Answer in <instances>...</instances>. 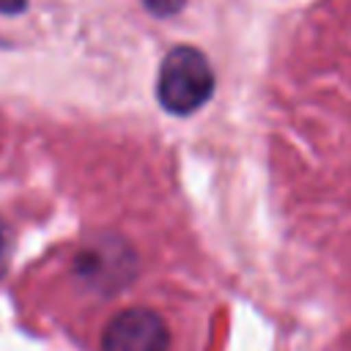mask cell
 Listing matches in <instances>:
<instances>
[{"label": "cell", "mask_w": 351, "mask_h": 351, "mask_svg": "<svg viewBox=\"0 0 351 351\" xmlns=\"http://www.w3.org/2000/svg\"><path fill=\"white\" fill-rule=\"evenodd\" d=\"M154 14H176L181 5H184V0H143Z\"/></svg>", "instance_id": "cell-4"}, {"label": "cell", "mask_w": 351, "mask_h": 351, "mask_svg": "<svg viewBox=\"0 0 351 351\" xmlns=\"http://www.w3.org/2000/svg\"><path fill=\"white\" fill-rule=\"evenodd\" d=\"M170 337L165 321L154 310L129 307L118 313L101 337V351H167Z\"/></svg>", "instance_id": "cell-2"}, {"label": "cell", "mask_w": 351, "mask_h": 351, "mask_svg": "<svg viewBox=\"0 0 351 351\" xmlns=\"http://www.w3.org/2000/svg\"><path fill=\"white\" fill-rule=\"evenodd\" d=\"M214 90V74L208 60L195 47H176L162 60L156 93L165 110L173 115H189L208 101Z\"/></svg>", "instance_id": "cell-1"}, {"label": "cell", "mask_w": 351, "mask_h": 351, "mask_svg": "<svg viewBox=\"0 0 351 351\" xmlns=\"http://www.w3.org/2000/svg\"><path fill=\"white\" fill-rule=\"evenodd\" d=\"M8 252H11V239H8V228L0 219V280H3V274L8 269Z\"/></svg>", "instance_id": "cell-3"}]
</instances>
